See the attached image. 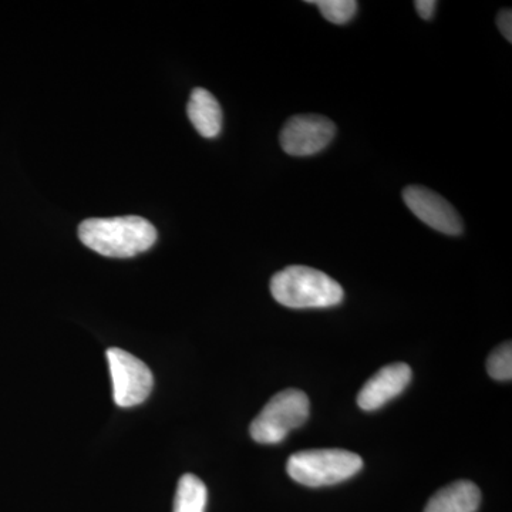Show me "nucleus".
Listing matches in <instances>:
<instances>
[{
    "label": "nucleus",
    "instance_id": "nucleus-1",
    "mask_svg": "<svg viewBox=\"0 0 512 512\" xmlns=\"http://www.w3.org/2000/svg\"><path fill=\"white\" fill-rule=\"evenodd\" d=\"M79 238L87 248L107 258H133L153 248L157 229L137 215L90 218L79 225Z\"/></svg>",
    "mask_w": 512,
    "mask_h": 512
},
{
    "label": "nucleus",
    "instance_id": "nucleus-2",
    "mask_svg": "<svg viewBox=\"0 0 512 512\" xmlns=\"http://www.w3.org/2000/svg\"><path fill=\"white\" fill-rule=\"evenodd\" d=\"M276 302L292 309L332 308L345 298L342 286L325 272L309 266L293 265L271 279Z\"/></svg>",
    "mask_w": 512,
    "mask_h": 512
},
{
    "label": "nucleus",
    "instance_id": "nucleus-3",
    "mask_svg": "<svg viewBox=\"0 0 512 512\" xmlns=\"http://www.w3.org/2000/svg\"><path fill=\"white\" fill-rule=\"evenodd\" d=\"M363 467L362 457L348 450L326 448V450L298 451L289 457V477L306 487H326L349 480Z\"/></svg>",
    "mask_w": 512,
    "mask_h": 512
},
{
    "label": "nucleus",
    "instance_id": "nucleus-4",
    "mask_svg": "<svg viewBox=\"0 0 512 512\" xmlns=\"http://www.w3.org/2000/svg\"><path fill=\"white\" fill-rule=\"evenodd\" d=\"M311 402L301 390L288 389L275 394L249 427L259 444H278L308 420Z\"/></svg>",
    "mask_w": 512,
    "mask_h": 512
},
{
    "label": "nucleus",
    "instance_id": "nucleus-5",
    "mask_svg": "<svg viewBox=\"0 0 512 512\" xmlns=\"http://www.w3.org/2000/svg\"><path fill=\"white\" fill-rule=\"evenodd\" d=\"M114 402L120 407H134L146 402L154 386V377L143 360L123 349L107 350Z\"/></svg>",
    "mask_w": 512,
    "mask_h": 512
},
{
    "label": "nucleus",
    "instance_id": "nucleus-6",
    "mask_svg": "<svg viewBox=\"0 0 512 512\" xmlns=\"http://www.w3.org/2000/svg\"><path fill=\"white\" fill-rule=\"evenodd\" d=\"M335 136V123L328 117L303 114L286 121L279 141L289 156L309 157L325 150Z\"/></svg>",
    "mask_w": 512,
    "mask_h": 512
},
{
    "label": "nucleus",
    "instance_id": "nucleus-7",
    "mask_svg": "<svg viewBox=\"0 0 512 512\" xmlns=\"http://www.w3.org/2000/svg\"><path fill=\"white\" fill-rule=\"evenodd\" d=\"M403 200L420 221L441 234L460 235L463 232V220L456 208L430 188L410 185L403 191Z\"/></svg>",
    "mask_w": 512,
    "mask_h": 512
},
{
    "label": "nucleus",
    "instance_id": "nucleus-8",
    "mask_svg": "<svg viewBox=\"0 0 512 512\" xmlns=\"http://www.w3.org/2000/svg\"><path fill=\"white\" fill-rule=\"evenodd\" d=\"M412 367L406 363H393L380 369L372 379L367 380L357 394V404L365 412L382 409L394 397L404 392L412 382Z\"/></svg>",
    "mask_w": 512,
    "mask_h": 512
},
{
    "label": "nucleus",
    "instance_id": "nucleus-9",
    "mask_svg": "<svg viewBox=\"0 0 512 512\" xmlns=\"http://www.w3.org/2000/svg\"><path fill=\"white\" fill-rule=\"evenodd\" d=\"M481 491L471 481H456L437 491L427 503L424 512H477Z\"/></svg>",
    "mask_w": 512,
    "mask_h": 512
},
{
    "label": "nucleus",
    "instance_id": "nucleus-10",
    "mask_svg": "<svg viewBox=\"0 0 512 512\" xmlns=\"http://www.w3.org/2000/svg\"><path fill=\"white\" fill-rule=\"evenodd\" d=\"M188 119L200 136L215 138L221 133L222 109L214 94L197 87L192 90L187 106Z\"/></svg>",
    "mask_w": 512,
    "mask_h": 512
},
{
    "label": "nucleus",
    "instance_id": "nucleus-11",
    "mask_svg": "<svg viewBox=\"0 0 512 512\" xmlns=\"http://www.w3.org/2000/svg\"><path fill=\"white\" fill-rule=\"evenodd\" d=\"M208 491L205 484L194 474H184L178 481L174 512H205Z\"/></svg>",
    "mask_w": 512,
    "mask_h": 512
},
{
    "label": "nucleus",
    "instance_id": "nucleus-12",
    "mask_svg": "<svg viewBox=\"0 0 512 512\" xmlns=\"http://www.w3.org/2000/svg\"><path fill=\"white\" fill-rule=\"evenodd\" d=\"M309 3L318 6L323 18L335 25H346L359 9L355 0H311Z\"/></svg>",
    "mask_w": 512,
    "mask_h": 512
},
{
    "label": "nucleus",
    "instance_id": "nucleus-13",
    "mask_svg": "<svg viewBox=\"0 0 512 512\" xmlns=\"http://www.w3.org/2000/svg\"><path fill=\"white\" fill-rule=\"evenodd\" d=\"M488 375L500 382L512 379V346L511 342L503 343L493 350L487 360Z\"/></svg>",
    "mask_w": 512,
    "mask_h": 512
},
{
    "label": "nucleus",
    "instance_id": "nucleus-14",
    "mask_svg": "<svg viewBox=\"0 0 512 512\" xmlns=\"http://www.w3.org/2000/svg\"><path fill=\"white\" fill-rule=\"evenodd\" d=\"M497 25L508 43L512 42V12L511 9H503L497 16Z\"/></svg>",
    "mask_w": 512,
    "mask_h": 512
},
{
    "label": "nucleus",
    "instance_id": "nucleus-15",
    "mask_svg": "<svg viewBox=\"0 0 512 512\" xmlns=\"http://www.w3.org/2000/svg\"><path fill=\"white\" fill-rule=\"evenodd\" d=\"M414 6H416L417 13H419L421 19L431 20L436 15V0H417V2H414Z\"/></svg>",
    "mask_w": 512,
    "mask_h": 512
}]
</instances>
